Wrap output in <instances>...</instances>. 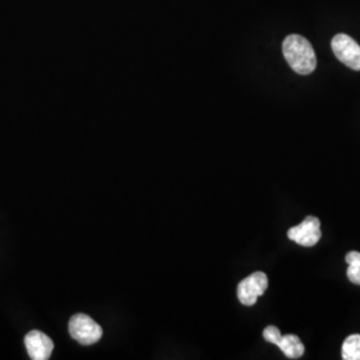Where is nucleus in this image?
I'll return each mask as SVG.
<instances>
[{"label": "nucleus", "mask_w": 360, "mask_h": 360, "mask_svg": "<svg viewBox=\"0 0 360 360\" xmlns=\"http://www.w3.org/2000/svg\"><path fill=\"white\" fill-rule=\"evenodd\" d=\"M68 331L72 339L84 346L98 343L103 336L102 327L86 314H75L68 322Z\"/></svg>", "instance_id": "nucleus-2"}, {"label": "nucleus", "mask_w": 360, "mask_h": 360, "mask_svg": "<svg viewBox=\"0 0 360 360\" xmlns=\"http://www.w3.org/2000/svg\"><path fill=\"white\" fill-rule=\"evenodd\" d=\"M263 338L269 343H272L275 346L282 349L284 355L290 359H299L304 354V345L299 339V336L294 334L282 335L281 330L275 326H269L263 331Z\"/></svg>", "instance_id": "nucleus-3"}, {"label": "nucleus", "mask_w": 360, "mask_h": 360, "mask_svg": "<svg viewBox=\"0 0 360 360\" xmlns=\"http://www.w3.org/2000/svg\"><path fill=\"white\" fill-rule=\"evenodd\" d=\"M283 55L290 67L299 75H309L316 68V56L309 40L300 35L284 39Z\"/></svg>", "instance_id": "nucleus-1"}, {"label": "nucleus", "mask_w": 360, "mask_h": 360, "mask_svg": "<svg viewBox=\"0 0 360 360\" xmlns=\"http://www.w3.org/2000/svg\"><path fill=\"white\" fill-rule=\"evenodd\" d=\"M287 236L290 240L295 242L296 245L314 247L319 243L322 238L321 220L316 217L309 215L300 224L290 229L287 232Z\"/></svg>", "instance_id": "nucleus-5"}, {"label": "nucleus", "mask_w": 360, "mask_h": 360, "mask_svg": "<svg viewBox=\"0 0 360 360\" xmlns=\"http://www.w3.org/2000/svg\"><path fill=\"white\" fill-rule=\"evenodd\" d=\"M269 287V278L264 272L257 271L238 284V299L245 306H254L257 297L263 295Z\"/></svg>", "instance_id": "nucleus-4"}, {"label": "nucleus", "mask_w": 360, "mask_h": 360, "mask_svg": "<svg viewBox=\"0 0 360 360\" xmlns=\"http://www.w3.org/2000/svg\"><path fill=\"white\" fill-rule=\"evenodd\" d=\"M25 345H26L28 355L32 360L50 359L52 351H53V342L51 338L40 333L38 330L30 331L25 336Z\"/></svg>", "instance_id": "nucleus-7"}, {"label": "nucleus", "mask_w": 360, "mask_h": 360, "mask_svg": "<svg viewBox=\"0 0 360 360\" xmlns=\"http://www.w3.org/2000/svg\"><path fill=\"white\" fill-rule=\"evenodd\" d=\"M331 47L335 56L349 68L360 71V46L346 34L335 35Z\"/></svg>", "instance_id": "nucleus-6"}, {"label": "nucleus", "mask_w": 360, "mask_h": 360, "mask_svg": "<svg viewBox=\"0 0 360 360\" xmlns=\"http://www.w3.org/2000/svg\"><path fill=\"white\" fill-rule=\"evenodd\" d=\"M348 264L347 278L349 282L360 285V252L351 251L346 257Z\"/></svg>", "instance_id": "nucleus-9"}, {"label": "nucleus", "mask_w": 360, "mask_h": 360, "mask_svg": "<svg viewBox=\"0 0 360 360\" xmlns=\"http://www.w3.org/2000/svg\"><path fill=\"white\" fill-rule=\"evenodd\" d=\"M342 358L345 360H360V335H349L342 346Z\"/></svg>", "instance_id": "nucleus-8"}]
</instances>
